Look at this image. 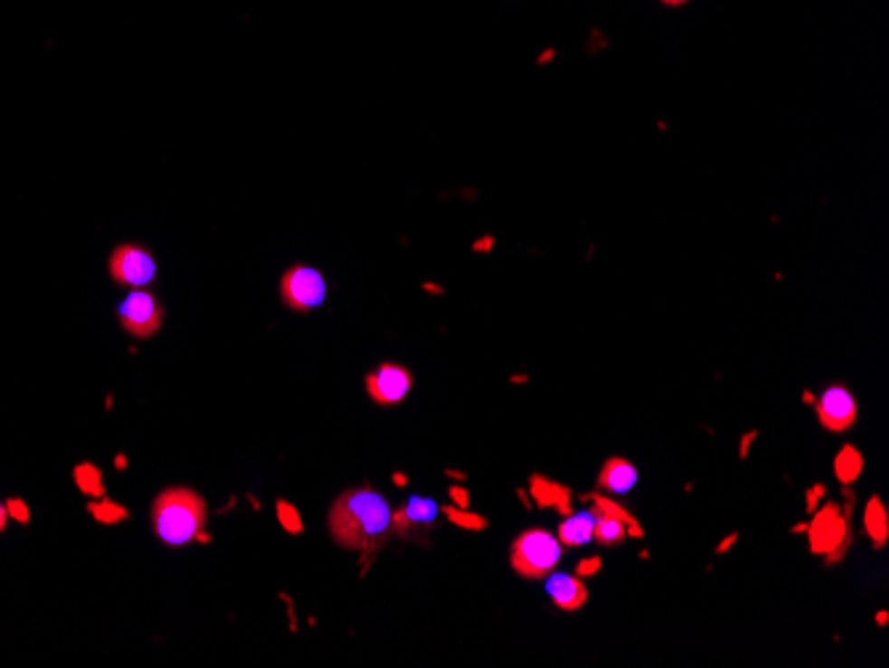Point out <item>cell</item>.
<instances>
[{
	"instance_id": "6da1fadb",
	"label": "cell",
	"mask_w": 889,
	"mask_h": 668,
	"mask_svg": "<svg viewBox=\"0 0 889 668\" xmlns=\"http://www.w3.org/2000/svg\"><path fill=\"white\" fill-rule=\"evenodd\" d=\"M328 530L338 546L371 557L381 551L394 535L392 506L371 485L349 487L330 506Z\"/></svg>"
},
{
	"instance_id": "7a4b0ae2",
	"label": "cell",
	"mask_w": 889,
	"mask_h": 668,
	"mask_svg": "<svg viewBox=\"0 0 889 668\" xmlns=\"http://www.w3.org/2000/svg\"><path fill=\"white\" fill-rule=\"evenodd\" d=\"M208 520L205 501L189 487H168L152 503V527L163 543L182 546L197 538Z\"/></svg>"
},
{
	"instance_id": "3957f363",
	"label": "cell",
	"mask_w": 889,
	"mask_h": 668,
	"mask_svg": "<svg viewBox=\"0 0 889 668\" xmlns=\"http://www.w3.org/2000/svg\"><path fill=\"white\" fill-rule=\"evenodd\" d=\"M852 509H855V493L844 490V506L828 501L826 506L815 509L812 522H807L809 549L812 554L823 557L826 565L842 562L852 546Z\"/></svg>"
},
{
	"instance_id": "277c9868",
	"label": "cell",
	"mask_w": 889,
	"mask_h": 668,
	"mask_svg": "<svg viewBox=\"0 0 889 668\" xmlns=\"http://www.w3.org/2000/svg\"><path fill=\"white\" fill-rule=\"evenodd\" d=\"M562 551H564V546L554 532H549L544 527H533L515 538V543L509 549V565L525 580H541L549 573H554V568L560 565Z\"/></svg>"
},
{
	"instance_id": "5b68a950",
	"label": "cell",
	"mask_w": 889,
	"mask_h": 668,
	"mask_svg": "<svg viewBox=\"0 0 889 668\" xmlns=\"http://www.w3.org/2000/svg\"><path fill=\"white\" fill-rule=\"evenodd\" d=\"M328 283L323 272L307 264H293L280 278L282 304L293 312H312L326 304Z\"/></svg>"
},
{
	"instance_id": "8992f818",
	"label": "cell",
	"mask_w": 889,
	"mask_h": 668,
	"mask_svg": "<svg viewBox=\"0 0 889 668\" xmlns=\"http://www.w3.org/2000/svg\"><path fill=\"white\" fill-rule=\"evenodd\" d=\"M157 275L155 256L139 242H123L109 256V278L118 286L141 287L152 283Z\"/></svg>"
},
{
	"instance_id": "52a82bcc",
	"label": "cell",
	"mask_w": 889,
	"mask_h": 668,
	"mask_svg": "<svg viewBox=\"0 0 889 668\" xmlns=\"http://www.w3.org/2000/svg\"><path fill=\"white\" fill-rule=\"evenodd\" d=\"M411 386H413V376L400 362H381L375 371L365 376V389H368L371 400L381 408L400 405L411 394Z\"/></svg>"
},
{
	"instance_id": "ba28073f",
	"label": "cell",
	"mask_w": 889,
	"mask_h": 668,
	"mask_svg": "<svg viewBox=\"0 0 889 668\" xmlns=\"http://www.w3.org/2000/svg\"><path fill=\"white\" fill-rule=\"evenodd\" d=\"M120 325L134 338H149L163 325V306L157 304L155 296H149L144 290H134L120 304Z\"/></svg>"
},
{
	"instance_id": "9c48e42d",
	"label": "cell",
	"mask_w": 889,
	"mask_h": 668,
	"mask_svg": "<svg viewBox=\"0 0 889 668\" xmlns=\"http://www.w3.org/2000/svg\"><path fill=\"white\" fill-rule=\"evenodd\" d=\"M815 410H818V421L828 431H849L857 421V400L842 383L828 386L815 400Z\"/></svg>"
},
{
	"instance_id": "30bf717a",
	"label": "cell",
	"mask_w": 889,
	"mask_h": 668,
	"mask_svg": "<svg viewBox=\"0 0 889 668\" xmlns=\"http://www.w3.org/2000/svg\"><path fill=\"white\" fill-rule=\"evenodd\" d=\"M437 506L429 498H411L405 509L392 512V532L402 541H411L416 535H423L434 527Z\"/></svg>"
},
{
	"instance_id": "8fae6325",
	"label": "cell",
	"mask_w": 889,
	"mask_h": 668,
	"mask_svg": "<svg viewBox=\"0 0 889 668\" xmlns=\"http://www.w3.org/2000/svg\"><path fill=\"white\" fill-rule=\"evenodd\" d=\"M546 578H549L546 580V591H549L554 607H560L564 613H575V610H581L589 602V588H586L583 578L564 573H549Z\"/></svg>"
},
{
	"instance_id": "7c38bea8",
	"label": "cell",
	"mask_w": 889,
	"mask_h": 668,
	"mask_svg": "<svg viewBox=\"0 0 889 668\" xmlns=\"http://www.w3.org/2000/svg\"><path fill=\"white\" fill-rule=\"evenodd\" d=\"M530 498L541 509H554L560 514H570L572 512V490L564 487L562 482L544 477V475H533L530 477Z\"/></svg>"
},
{
	"instance_id": "4fadbf2b",
	"label": "cell",
	"mask_w": 889,
	"mask_h": 668,
	"mask_svg": "<svg viewBox=\"0 0 889 668\" xmlns=\"http://www.w3.org/2000/svg\"><path fill=\"white\" fill-rule=\"evenodd\" d=\"M637 482H639L637 466H634L631 461L620 458V456H612V458H608V461L602 464V469H600L597 487L605 490L608 495H615V498H618V495L629 493Z\"/></svg>"
},
{
	"instance_id": "5bb4252c",
	"label": "cell",
	"mask_w": 889,
	"mask_h": 668,
	"mask_svg": "<svg viewBox=\"0 0 889 668\" xmlns=\"http://www.w3.org/2000/svg\"><path fill=\"white\" fill-rule=\"evenodd\" d=\"M594 522H597V512L594 509L591 512H581V514H572L570 512L562 520V525L557 527L560 543L564 549H578V546L589 543L591 535H594Z\"/></svg>"
},
{
	"instance_id": "9a60e30c",
	"label": "cell",
	"mask_w": 889,
	"mask_h": 668,
	"mask_svg": "<svg viewBox=\"0 0 889 668\" xmlns=\"http://www.w3.org/2000/svg\"><path fill=\"white\" fill-rule=\"evenodd\" d=\"M863 527L865 535L871 541L874 549H884L889 541V514L884 501L879 495H871L865 503V514H863Z\"/></svg>"
},
{
	"instance_id": "2e32d148",
	"label": "cell",
	"mask_w": 889,
	"mask_h": 668,
	"mask_svg": "<svg viewBox=\"0 0 889 668\" xmlns=\"http://www.w3.org/2000/svg\"><path fill=\"white\" fill-rule=\"evenodd\" d=\"M583 498L594 503V512H597V514L615 517V520H620L623 525H629V530H631V538H642V535H645V527L639 525V522L631 517V512H629V509H623L618 501H612V495H602V493H589V495H583Z\"/></svg>"
},
{
	"instance_id": "e0dca14e",
	"label": "cell",
	"mask_w": 889,
	"mask_h": 668,
	"mask_svg": "<svg viewBox=\"0 0 889 668\" xmlns=\"http://www.w3.org/2000/svg\"><path fill=\"white\" fill-rule=\"evenodd\" d=\"M834 472H837V479L842 482L844 487H849L855 479L863 475V456L855 445H844L834 461Z\"/></svg>"
},
{
	"instance_id": "ac0fdd59",
	"label": "cell",
	"mask_w": 889,
	"mask_h": 668,
	"mask_svg": "<svg viewBox=\"0 0 889 668\" xmlns=\"http://www.w3.org/2000/svg\"><path fill=\"white\" fill-rule=\"evenodd\" d=\"M631 538V530L629 525H623L620 520L615 517H605V514H597V522H594V535L591 541H597L600 546H615L620 541Z\"/></svg>"
},
{
	"instance_id": "d6986e66",
	"label": "cell",
	"mask_w": 889,
	"mask_h": 668,
	"mask_svg": "<svg viewBox=\"0 0 889 668\" xmlns=\"http://www.w3.org/2000/svg\"><path fill=\"white\" fill-rule=\"evenodd\" d=\"M89 512L94 514V520L107 522V525H115V522L128 520V509H123L120 503L109 501V498H104V495H101L99 501H94V503H89Z\"/></svg>"
},
{
	"instance_id": "ffe728a7",
	"label": "cell",
	"mask_w": 889,
	"mask_h": 668,
	"mask_svg": "<svg viewBox=\"0 0 889 668\" xmlns=\"http://www.w3.org/2000/svg\"><path fill=\"white\" fill-rule=\"evenodd\" d=\"M75 482H78V487H80L86 495H94V498H101V495H104L101 472L96 469L94 464H80V466L75 469Z\"/></svg>"
},
{
	"instance_id": "44dd1931",
	"label": "cell",
	"mask_w": 889,
	"mask_h": 668,
	"mask_svg": "<svg viewBox=\"0 0 889 668\" xmlns=\"http://www.w3.org/2000/svg\"><path fill=\"white\" fill-rule=\"evenodd\" d=\"M442 514L448 517V522H453L456 527H464V530H487V525H490L482 514H474V512L459 509V506H448Z\"/></svg>"
},
{
	"instance_id": "7402d4cb",
	"label": "cell",
	"mask_w": 889,
	"mask_h": 668,
	"mask_svg": "<svg viewBox=\"0 0 889 668\" xmlns=\"http://www.w3.org/2000/svg\"><path fill=\"white\" fill-rule=\"evenodd\" d=\"M275 512H278V522L285 527V532H290V535H301L304 532V520H301V514H298V509L293 503L278 501Z\"/></svg>"
},
{
	"instance_id": "603a6c76",
	"label": "cell",
	"mask_w": 889,
	"mask_h": 668,
	"mask_svg": "<svg viewBox=\"0 0 889 668\" xmlns=\"http://www.w3.org/2000/svg\"><path fill=\"white\" fill-rule=\"evenodd\" d=\"M5 512H8V517L19 520L22 525H27V522H30V509H27V503H24V501H19V498H11V501H5Z\"/></svg>"
},
{
	"instance_id": "cb8c5ba5",
	"label": "cell",
	"mask_w": 889,
	"mask_h": 668,
	"mask_svg": "<svg viewBox=\"0 0 889 668\" xmlns=\"http://www.w3.org/2000/svg\"><path fill=\"white\" fill-rule=\"evenodd\" d=\"M600 570H602V557H586V560H581L575 565V575L578 578H591V575H597Z\"/></svg>"
},
{
	"instance_id": "d4e9b609",
	"label": "cell",
	"mask_w": 889,
	"mask_h": 668,
	"mask_svg": "<svg viewBox=\"0 0 889 668\" xmlns=\"http://www.w3.org/2000/svg\"><path fill=\"white\" fill-rule=\"evenodd\" d=\"M826 495V487L823 485H812L809 490H807V512L812 514L815 509H818V501Z\"/></svg>"
},
{
	"instance_id": "484cf974",
	"label": "cell",
	"mask_w": 889,
	"mask_h": 668,
	"mask_svg": "<svg viewBox=\"0 0 889 668\" xmlns=\"http://www.w3.org/2000/svg\"><path fill=\"white\" fill-rule=\"evenodd\" d=\"M448 493H450V498H453V503H456L459 509H468V503H471V495H468L461 485H453Z\"/></svg>"
},
{
	"instance_id": "4316f807",
	"label": "cell",
	"mask_w": 889,
	"mask_h": 668,
	"mask_svg": "<svg viewBox=\"0 0 889 668\" xmlns=\"http://www.w3.org/2000/svg\"><path fill=\"white\" fill-rule=\"evenodd\" d=\"M735 541H738V532H730L719 546H716V554H724V551H730L733 546H735Z\"/></svg>"
},
{
	"instance_id": "83f0119b",
	"label": "cell",
	"mask_w": 889,
	"mask_h": 668,
	"mask_svg": "<svg viewBox=\"0 0 889 668\" xmlns=\"http://www.w3.org/2000/svg\"><path fill=\"white\" fill-rule=\"evenodd\" d=\"M756 439V429H751L743 439H741V458H746L749 456V447H751V442Z\"/></svg>"
},
{
	"instance_id": "f1b7e54d",
	"label": "cell",
	"mask_w": 889,
	"mask_h": 668,
	"mask_svg": "<svg viewBox=\"0 0 889 668\" xmlns=\"http://www.w3.org/2000/svg\"><path fill=\"white\" fill-rule=\"evenodd\" d=\"M660 5H666V8H682V5H687L690 0H657Z\"/></svg>"
},
{
	"instance_id": "f546056e",
	"label": "cell",
	"mask_w": 889,
	"mask_h": 668,
	"mask_svg": "<svg viewBox=\"0 0 889 668\" xmlns=\"http://www.w3.org/2000/svg\"><path fill=\"white\" fill-rule=\"evenodd\" d=\"M5 522H8V512H5V503H0V532L5 530Z\"/></svg>"
},
{
	"instance_id": "4dcf8cb0",
	"label": "cell",
	"mask_w": 889,
	"mask_h": 668,
	"mask_svg": "<svg viewBox=\"0 0 889 668\" xmlns=\"http://www.w3.org/2000/svg\"><path fill=\"white\" fill-rule=\"evenodd\" d=\"M445 475H448L450 479H456V482H464V479H467L461 472H456V469H445Z\"/></svg>"
},
{
	"instance_id": "1f68e13d",
	"label": "cell",
	"mask_w": 889,
	"mask_h": 668,
	"mask_svg": "<svg viewBox=\"0 0 889 668\" xmlns=\"http://www.w3.org/2000/svg\"><path fill=\"white\" fill-rule=\"evenodd\" d=\"M394 485H400V487L408 485V477H405V475H394Z\"/></svg>"
},
{
	"instance_id": "d6a6232c",
	"label": "cell",
	"mask_w": 889,
	"mask_h": 668,
	"mask_svg": "<svg viewBox=\"0 0 889 668\" xmlns=\"http://www.w3.org/2000/svg\"><path fill=\"white\" fill-rule=\"evenodd\" d=\"M876 623H879V626H887V613H879V616H876Z\"/></svg>"
},
{
	"instance_id": "836d02e7",
	"label": "cell",
	"mask_w": 889,
	"mask_h": 668,
	"mask_svg": "<svg viewBox=\"0 0 889 668\" xmlns=\"http://www.w3.org/2000/svg\"><path fill=\"white\" fill-rule=\"evenodd\" d=\"M509 381H512V383H525V381H527V376H512Z\"/></svg>"
},
{
	"instance_id": "e575fe53",
	"label": "cell",
	"mask_w": 889,
	"mask_h": 668,
	"mask_svg": "<svg viewBox=\"0 0 889 668\" xmlns=\"http://www.w3.org/2000/svg\"><path fill=\"white\" fill-rule=\"evenodd\" d=\"M791 532H807V522H801V525H794V530Z\"/></svg>"
}]
</instances>
